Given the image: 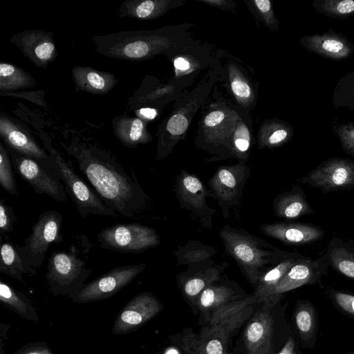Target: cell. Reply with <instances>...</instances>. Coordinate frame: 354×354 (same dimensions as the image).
<instances>
[{"instance_id":"obj_1","label":"cell","mask_w":354,"mask_h":354,"mask_svg":"<svg viewBox=\"0 0 354 354\" xmlns=\"http://www.w3.org/2000/svg\"><path fill=\"white\" fill-rule=\"evenodd\" d=\"M60 145L76 160L80 171L109 207L129 218H136L144 209L146 196L133 171L128 174L111 152L77 138Z\"/></svg>"},{"instance_id":"obj_2","label":"cell","mask_w":354,"mask_h":354,"mask_svg":"<svg viewBox=\"0 0 354 354\" xmlns=\"http://www.w3.org/2000/svg\"><path fill=\"white\" fill-rule=\"evenodd\" d=\"M220 236L226 252L234 258L254 286L270 266H275L293 252L279 250L263 240L230 226L223 228Z\"/></svg>"},{"instance_id":"obj_3","label":"cell","mask_w":354,"mask_h":354,"mask_svg":"<svg viewBox=\"0 0 354 354\" xmlns=\"http://www.w3.org/2000/svg\"><path fill=\"white\" fill-rule=\"evenodd\" d=\"M44 148L53 160V171L61 180L67 194L82 217L98 215L116 217L118 214L109 207L98 194L74 170L70 160L66 161L52 146L49 139H43Z\"/></svg>"},{"instance_id":"obj_4","label":"cell","mask_w":354,"mask_h":354,"mask_svg":"<svg viewBox=\"0 0 354 354\" xmlns=\"http://www.w3.org/2000/svg\"><path fill=\"white\" fill-rule=\"evenodd\" d=\"M85 265L86 261L80 258L73 246L68 251H54L48 259L46 274L49 290L55 295H73L91 273Z\"/></svg>"},{"instance_id":"obj_5","label":"cell","mask_w":354,"mask_h":354,"mask_svg":"<svg viewBox=\"0 0 354 354\" xmlns=\"http://www.w3.org/2000/svg\"><path fill=\"white\" fill-rule=\"evenodd\" d=\"M99 245L118 252H142L158 245L157 232L140 223H116L102 230L97 235Z\"/></svg>"},{"instance_id":"obj_6","label":"cell","mask_w":354,"mask_h":354,"mask_svg":"<svg viewBox=\"0 0 354 354\" xmlns=\"http://www.w3.org/2000/svg\"><path fill=\"white\" fill-rule=\"evenodd\" d=\"M62 216L59 212L55 210L44 212L21 245L25 259L35 269L41 268L50 245L62 241Z\"/></svg>"},{"instance_id":"obj_7","label":"cell","mask_w":354,"mask_h":354,"mask_svg":"<svg viewBox=\"0 0 354 354\" xmlns=\"http://www.w3.org/2000/svg\"><path fill=\"white\" fill-rule=\"evenodd\" d=\"M299 182L318 188L324 194L354 189V161L330 158L303 176Z\"/></svg>"},{"instance_id":"obj_8","label":"cell","mask_w":354,"mask_h":354,"mask_svg":"<svg viewBox=\"0 0 354 354\" xmlns=\"http://www.w3.org/2000/svg\"><path fill=\"white\" fill-rule=\"evenodd\" d=\"M15 171L33 190L40 194H46L54 201L65 203L67 194L59 178L35 160L7 148Z\"/></svg>"},{"instance_id":"obj_9","label":"cell","mask_w":354,"mask_h":354,"mask_svg":"<svg viewBox=\"0 0 354 354\" xmlns=\"http://www.w3.org/2000/svg\"><path fill=\"white\" fill-rule=\"evenodd\" d=\"M145 268L144 263L114 268L90 283L84 284L72 299L77 303H86L110 297L130 283Z\"/></svg>"},{"instance_id":"obj_10","label":"cell","mask_w":354,"mask_h":354,"mask_svg":"<svg viewBox=\"0 0 354 354\" xmlns=\"http://www.w3.org/2000/svg\"><path fill=\"white\" fill-rule=\"evenodd\" d=\"M328 267L325 253L315 259L304 256L280 279L266 306L271 308L284 292L304 285L320 283L322 276L328 273Z\"/></svg>"},{"instance_id":"obj_11","label":"cell","mask_w":354,"mask_h":354,"mask_svg":"<svg viewBox=\"0 0 354 354\" xmlns=\"http://www.w3.org/2000/svg\"><path fill=\"white\" fill-rule=\"evenodd\" d=\"M0 136L7 148L35 160L53 172V160L46 149L28 131L3 113L0 115Z\"/></svg>"},{"instance_id":"obj_12","label":"cell","mask_w":354,"mask_h":354,"mask_svg":"<svg viewBox=\"0 0 354 354\" xmlns=\"http://www.w3.org/2000/svg\"><path fill=\"white\" fill-rule=\"evenodd\" d=\"M162 310L160 301L149 292H142L131 299L118 314L112 333L124 335L143 326Z\"/></svg>"},{"instance_id":"obj_13","label":"cell","mask_w":354,"mask_h":354,"mask_svg":"<svg viewBox=\"0 0 354 354\" xmlns=\"http://www.w3.org/2000/svg\"><path fill=\"white\" fill-rule=\"evenodd\" d=\"M10 41L36 66L46 68L58 55L53 32L26 30L13 35Z\"/></svg>"},{"instance_id":"obj_14","label":"cell","mask_w":354,"mask_h":354,"mask_svg":"<svg viewBox=\"0 0 354 354\" xmlns=\"http://www.w3.org/2000/svg\"><path fill=\"white\" fill-rule=\"evenodd\" d=\"M228 338L219 328L206 326L196 333L185 329L175 339L187 354H227Z\"/></svg>"},{"instance_id":"obj_15","label":"cell","mask_w":354,"mask_h":354,"mask_svg":"<svg viewBox=\"0 0 354 354\" xmlns=\"http://www.w3.org/2000/svg\"><path fill=\"white\" fill-rule=\"evenodd\" d=\"M300 44L309 53L332 60L347 59L354 53V45L350 40L332 29L322 34L304 36Z\"/></svg>"},{"instance_id":"obj_16","label":"cell","mask_w":354,"mask_h":354,"mask_svg":"<svg viewBox=\"0 0 354 354\" xmlns=\"http://www.w3.org/2000/svg\"><path fill=\"white\" fill-rule=\"evenodd\" d=\"M261 230L266 235L293 246L313 243L325 234L319 226L307 223L277 222L263 225Z\"/></svg>"},{"instance_id":"obj_17","label":"cell","mask_w":354,"mask_h":354,"mask_svg":"<svg viewBox=\"0 0 354 354\" xmlns=\"http://www.w3.org/2000/svg\"><path fill=\"white\" fill-rule=\"evenodd\" d=\"M269 308L264 305L244 330L243 342L247 354H269L272 348L273 319Z\"/></svg>"},{"instance_id":"obj_18","label":"cell","mask_w":354,"mask_h":354,"mask_svg":"<svg viewBox=\"0 0 354 354\" xmlns=\"http://www.w3.org/2000/svg\"><path fill=\"white\" fill-rule=\"evenodd\" d=\"M257 302V299L252 295L225 304L209 313L207 326L219 328L230 337L252 315L251 306Z\"/></svg>"},{"instance_id":"obj_19","label":"cell","mask_w":354,"mask_h":354,"mask_svg":"<svg viewBox=\"0 0 354 354\" xmlns=\"http://www.w3.org/2000/svg\"><path fill=\"white\" fill-rule=\"evenodd\" d=\"M72 77L76 91L97 95L106 94L118 83L117 77L112 73L97 71L91 66H74Z\"/></svg>"},{"instance_id":"obj_20","label":"cell","mask_w":354,"mask_h":354,"mask_svg":"<svg viewBox=\"0 0 354 354\" xmlns=\"http://www.w3.org/2000/svg\"><path fill=\"white\" fill-rule=\"evenodd\" d=\"M246 175V169L242 166L224 167L218 169L211 178L210 187L221 201L230 203L241 192Z\"/></svg>"},{"instance_id":"obj_21","label":"cell","mask_w":354,"mask_h":354,"mask_svg":"<svg viewBox=\"0 0 354 354\" xmlns=\"http://www.w3.org/2000/svg\"><path fill=\"white\" fill-rule=\"evenodd\" d=\"M273 205L275 214L286 220L315 213L306 200L304 189L299 185H294L290 191L279 194Z\"/></svg>"},{"instance_id":"obj_22","label":"cell","mask_w":354,"mask_h":354,"mask_svg":"<svg viewBox=\"0 0 354 354\" xmlns=\"http://www.w3.org/2000/svg\"><path fill=\"white\" fill-rule=\"evenodd\" d=\"M325 254L329 267L354 281V241L334 236Z\"/></svg>"},{"instance_id":"obj_23","label":"cell","mask_w":354,"mask_h":354,"mask_svg":"<svg viewBox=\"0 0 354 354\" xmlns=\"http://www.w3.org/2000/svg\"><path fill=\"white\" fill-rule=\"evenodd\" d=\"M0 272L15 279L22 281L24 274L35 275L36 269L25 259L21 245L5 240L1 245Z\"/></svg>"},{"instance_id":"obj_24","label":"cell","mask_w":354,"mask_h":354,"mask_svg":"<svg viewBox=\"0 0 354 354\" xmlns=\"http://www.w3.org/2000/svg\"><path fill=\"white\" fill-rule=\"evenodd\" d=\"M304 257L298 252H293L290 256L266 271L259 279L253 294L258 301L267 305L273 289L280 279L299 259Z\"/></svg>"},{"instance_id":"obj_25","label":"cell","mask_w":354,"mask_h":354,"mask_svg":"<svg viewBox=\"0 0 354 354\" xmlns=\"http://www.w3.org/2000/svg\"><path fill=\"white\" fill-rule=\"evenodd\" d=\"M112 124L114 135L127 147H136L148 140L144 122L140 118L122 115L114 118Z\"/></svg>"},{"instance_id":"obj_26","label":"cell","mask_w":354,"mask_h":354,"mask_svg":"<svg viewBox=\"0 0 354 354\" xmlns=\"http://www.w3.org/2000/svg\"><path fill=\"white\" fill-rule=\"evenodd\" d=\"M37 82L24 69L12 64H0V91L9 92L32 88Z\"/></svg>"},{"instance_id":"obj_27","label":"cell","mask_w":354,"mask_h":354,"mask_svg":"<svg viewBox=\"0 0 354 354\" xmlns=\"http://www.w3.org/2000/svg\"><path fill=\"white\" fill-rule=\"evenodd\" d=\"M0 300L20 317L39 322V316L28 297L3 281L0 282Z\"/></svg>"},{"instance_id":"obj_28","label":"cell","mask_w":354,"mask_h":354,"mask_svg":"<svg viewBox=\"0 0 354 354\" xmlns=\"http://www.w3.org/2000/svg\"><path fill=\"white\" fill-rule=\"evenodd\" d=\"M239 297L231 288L223 285L212 284L206 288L196 300L198 310L203 313H209L230 301Z\"/></svg>"},{"instance_id":"obj_29","label":"cell","mask_w":354,"mask_h":354,"mask_svg":"<svg viewBox=\"0 0 354 354\" xmlns=\"http://www.w3.org/2000/svg\"><path fill=\"white\" fill-rule=\"evenodd\" d=\"M180 198L193 208H201L207 195L202 182L196 176L183 171L178 180Z\"/></svg>"},{"instance_id":"obj_30","label":"cell","mask_w":354,"mask_h":354,"mask_svg":"<svg viewBox=\"0 0 354 354\" xmlns=\"http://www.w3.org/2000/svg\"><path fill=\"white\" fill-rule=\"evenodd\" d=\"M161 2L151 0H127L118 8L120 17L146 19L156 17L161 10Z\"/></svg>"},{"instance_id":"obj_31","label":"cell","mask_w":354,"mask_h":354,"mask_svg":"<svg viewBox=\"0 0 354 354\" xmlns=\"http://www.w3.org/2000/svg\"><path fill=\"white\" fill-rule=\"evenodd\" d=\"M219 278L220 271L218 268H209L198 272L185 281L183 285V292L192 302H196L199 295Z\"/></svg>"},{"instance_id":"obj_32","label":"cell","mask_w":354,"mask_h":354,"mask_svg":"<svg viewBox=\"0 0 354 354\" xmlns=\"http://www.w3.org/2000/svg\"><path fill=\"white\" fill-rule=\"evenodd\" d=\"M311 6L329 18L346 19L354 17V0H314Z\"/></svg>"},{"instance_id":"obj_33","label":"cell","mask_w":354,"mask_h":354,"mask_svg":"<svg viewBox=\"0 0 354 354\" xmlns=\"http://www.w3.org/2000/svg\"><path fill=\"white\" fill-rule=\"evenodd\" d=\"M332 102L335 109L354 110V71L343 75L337 82Z\"/></svg>"},{"instance_id":"obj_34","label":"cell","mask_w":354,"mask_h":354,"mask_svg":"<svg viewBox=\"0 0 354 354\" xmlns=\"http://www.w3.org/2000/svg\"><path fill=\"white\" fill-rule=\"evenodd\" d=\"M14 167L7 147L0 142V185L11 195L18 196L19 193L14 176Z\"/></svg>"},{"instance_id":"obj_35","label":"cell","mask_w":354,"mask_h":354,"mask_svg":"<svg viewBox=\"0 0 354 354\" xmlns=\"http://www.w3.org/2000/svg\"><path fill=\"white\" fill-rule=\"evenodd\" d=\"M297 328L303 339L309 338L315 328L314 311L309 304L299 306L295 314Z\"/></svg>"},{"instance_id":"obj_36","label":"cell","mask_w":354,"mask_h":354,"mask_svg":"<svg viewBox=\"0 0 354 354\" xmlns=\"http://www.w3.org/2000/svg\"><path fill=\"white\" fill-rule=\"evenodd\" d=\"M333 131L338 138L343 150L354 157V122L335 124Z\"/></svg>"},{"instance_id":"obj_37","label":"cell","mask_w":354,"mask_h":354,"mask_svg":"<svg viewBox=\"0 0 354 354\" xmlns=\"http://www.w3.org/2000/svg\"><path fill=\"white\" fill-rule=\"evenodd\" d=\"M17 220L12 207L4 199L0 200V234L1 236L12 231Z\"/></svg>"},{"instance_id":"obj_38","label":"cell","mask_w":354,"mask_h":354,"mask_svg":"<svg viewBox=\"0 0 354 354\" xmlns=\"http://www.w3.org/2000/svg\"><path fill=\"white\" fill-rule=\"evenodd\" d=\"M330 295L339 307L354 315V295L335 290H331Z\"/></svg>"},{"instance_id":"obj_39","label":"cell","mask_w":354,"mask_h":354,"mask_svg":"<svg viewBox=\"0 0 354 354\" xmlns=\"http://www.w3.org/2000/svg\"><path fill=\"white\" fill-rule=\"evenodd\" d=\"M187 126V118L183 115L176 114L169 120L167 129L171 134L178 136L185 131Z\"/></svg>"},{"instance_id":"obj_40","label":"cell","mask_w":354,"mask_h":354,"mask_svg":"<svg viewBox=\"0 0 354 354\" xmlns=\"http://www.w3.org/2000/svg\"><path fill=\"white\" fill-rule=\"evenodd\" d=\"M292 133V131L283 127L274 130L268 137L267 141L271 146L281 145L286 142Z\"/></svg>"},{"instance_id":"obj_41","label":"cell","mask_w":354,"mask_h":354,"mask_svg":"<svg viewBox=\"0 0 354 354\" xmlns=\"http://www.w3.org/2000/svg\"><path fill=\"white\" fill-rule=\"evenodd\" d=\"M231 86L234 93L239 97L247 98L250 95V86L241 80H234L232 82Z\"/></svg>"},{"instance_id":"obj_42","label":"cell","mask_w":354,"mask_h":354,"mask_svg":"<svg viewBox=\"0 0 354 354\" xmlns=\"http://www.w3.org/2000/svg\"><path fill=\"white\" fill-rule=\"evenodd\" d=\"M19 354H53V353L46 345L36 344L23 349Z\"/></svg>"},{"instance_id":"obj_43","label":"cell","mask_w":354,"mask_h":354,"mask_svg":"<svg viewBox=\"0 0 354 354\" xmlns=\"http://www.w3.org/2000/svg\"><path fill=\"white\" fill-rule=\"evenodd\" d=\"M225 115L221 111H216L209 113L205 119V123L208 127H214L218 124L224 118Z\"/></svg>"},{"instance_id":"obj_44","label":"cell","mask_w":354,"mask_h":354,"mask_svg":"<svg viewBox=\"0 0 354 354\" xmlns=\"http://www.w3.org/2000/svg\"><path fill=\"white\" fill-rule=\"evenodd\" d=\"M278 354H297L295 342L292 338L290 337L288 339L286 344Z\"/></svg>"},{"instance_id":"obj_45","label":"cell","mask_w":354,"mask_h":354,"mask_svg":"<svg viewBox=\"0 0 354 354\" xmlns=\"http://www.w3.org/2000/svg\"><path fill=\"white\" fill-rule=\"evenodd\" d=\"M257 8L263 12H268L271 8L269 0H257L254 1Z\"/></svg>"},{"instance_id":"obj_46","label":"cell","mask_w":354,"mask_h":354,"mask_svg":"<svg viewBox=\"0 0 354 354\" xmlns=\"http://www.w3.org/2000/svg\"><path fill=\"white\" fill-rule=\"evenodd\" d=\"M138 112L140 115L148 119H153L157 115L156 111L150 108H142Z\"/></svg>"},{"instance_id":"obj_47","label":"cell","mask_w":354,"mask_h":354,"mask_svg":"<svg viewBox=\"0 0 354 354\" xmlns=\"http://www.w3.org/2000/svg\"><path fill=\"white\" fill-rule=\"evenodd\" d=\"M235 145L240 151L245 152L248 149L250 144L246 139L238 138L235 140Z\"/></svg>"},{"instance_id":"obj_48","label":"cell","mask_w":354,"mask_h":354,"mask_svg":"<svg viewBox=\"0 0 354 354\" xmlns=\"http://www.w3.org/2000/svg\"><path fill=\"white\" fill-rule=\"evenodd\" d=\"M174 66L179 70H187L189 68V64L187 61L182 57H178L174 61Z\"/></svg>"},{"instance_id":"obj_49","label":"cell","mask_w":354,"mask_h":354,"mask_svg":"<svg viewBox=\"0 0 354 354\" xmlns=\"http://www.w3.org/2000/svg\"><path fill=\"white\" fill-rule=\"evenodd\" d=\"M349 354H351V353H349Z\"/></svg>"}]
</instances>
